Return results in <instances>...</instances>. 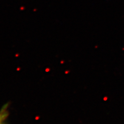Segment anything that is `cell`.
<instances>
[{"mask_svg":"<svg viewBox=\"0 0 124 124\" xmlns=\"http://www.w3.org/2000/svg\"><path fill=\"white\" fill-rule=\"evenodd\" d=\"M8 116V106L6 105L0 109V124H6Z\"/></svg>","mask_w":124,"mask_h":124,"instance_id":"obj_1","label":"cell"}]
</instances>
